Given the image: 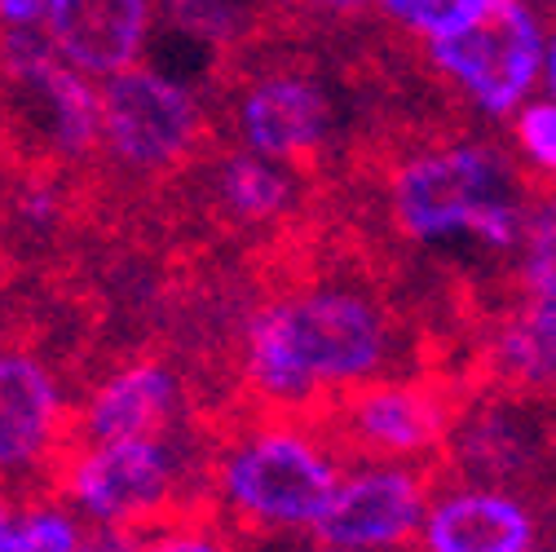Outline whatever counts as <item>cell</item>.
I'll list each match as a JSON object with an SVG mask.
<instances>
[{
    "label": "cell",
    "instance_id": "cell-15",
    "mask_svg": "<svg viewBox=\"0 0 556 552\" xmlns=\"http://www.w3.org/2000/svg\"><path fill=\"white\" fill-rule=\"evenodd\" d=\"M485 363L513 389H556V297H526L495 327Z\"/></svg>",
    "mask_w": 556,
    "mask_h": 552
},
{
    "label": "cell",
    "instance_id": "cell-30",
    "mask_svg": "<svg viewBox=\"0 0 556 552\" xmlns=\"http://www.w3.org/2000/svg\"><path fill=\"white\" fill-rule=\"evenodd\" d=\"M530 552H556V548H552V543H543V539H539V543H534V548H530Z\"/></svg>",
    "mask_w": 556,
    "mask_h": 552
},
{
    "label": "cell",
    "instance_id": "cell-4",
    "mask_svg": "<svg viewBox=\"0 0 556 552\" xmlns=\"http://www.w3.org/2000/svg\"><path fill=\"white\" fill-rule=\"evenodd\" d=\"M429 58L477 115L508 124L543 85L547 27L534 0H481L459 27L429 40Z\"/></svg>",
    "mask_w": 556,
    "mask_h": 552
},
{
    "label": "cell",
    "instance_id": "cell-14",
    "mask_svg": "<svg viewBox=\"0 0 556 552\" xmlns=\"http://www.w3.org/2000/svg\"><path fill=\"white\" fill-rule=\"evenodd\" d=\"M62 425L66 402L53 372L27 350H10L0 359V464L5 473H36L45 460H53Z\"/></svg>",
    "mask_w": 556,
    "mask_h": 552
},
{
    "label": "cell",
    "instance_id": "cell-22",
    "mask_svg": "<svg viewBox=\"0 0 556 552\" xmlns=\"http://www.w3.org/2000/svg\"><path fill=\"white\" fill-rule=\"evenodd\" d=\"M481 0H376V10L402 27L406 36H420L425 45L446 36L451 27H459Z\"/></svg>",
    "mask_w": 556,
    "mask_h": 552
},
{
    "label": "cell",
    "instance_id": "cell-8",
    "mask_svg": "<svg viewBox=\"0 0 556 552\" xmlns=\"http://www.w3.org/2000/svg\"><path fill=\"white\" fill-rule=\"evenodd\" d=\"M433 504V481L420 464L397 460H363L340 477L336 500L323 513L314 539L363 552H402L420 539Z\"/></svg>",
    "mask_w": 556,
    "mask_h": 552
},
{
    "label": "cell",
    "instance_id": "cell-20",
    "mask_svg": "<svg viewBox=\"0 0 556 552\" xmlns=\"http://www.w3.org/2000/svg\"><path fill=\"white\" fill-rule=\"evenodd\" d=\"M513 155L543 181H556V98H530L508 120Z\"/></svg>",
    "mask_w": 556,
    "mask_h": 552
},
{
    "label": "cell",
    "instance_id": "cell-26",
    "mask_svg": "<svg viewBox=\"0 0 556 552\" xmlns=\"http://www.w3.org/2000/svg\"><path fill=\"white\" fill-rule=\"evenodd\" d=\"M53 10V0H0V23L5 32H40Z\"/></svg>",
    "mask_w": 556,
    "mask_h": 552
},
{
    "label": "cell",
    "instance_id": "cell-6",
    "mask_svg": "<svg viewBox=\"0 0 556 552\" xmlns=\"http://www.w3.org/2000/svg\"><path fill=\"white\" fill-rule=\"evenodd\" d=\"M199 142L203 106L177 76L137 62L102 80V151L124 173H173L199 151Z\"/></svg>",
    "mask_w": 556,
    "mask_h": 552
},
{
    "label": "cell",
    "instance_id": "cell-9",
    "mask_svg": "<svg viewBox=\"0 0 556 552\" xmlns=\"http://www.w3.org/2000/svg\"><path fill=\"white\" fill-rule=\"evenodd\" d=\"M5 66L36 137L62 160H85L102 147V85L62 62L45 32H5Z\"/></svg>",
    "mask_w": 556,
    "mask_h": 552
},
{
    "label": "cell",
    "instance_id": "cell-17",
    "mask_svg": "<svg viewBox=\"0 0 556 552\" xmlns=\"http://www.w3.org/2000/svg\"><path fill=\"white\" fill-rule=\"evenodd\" d=\"M451 442L459 447V460H464L468 477H477V481L517 477V468L530 455V434H526L521 416L508 406L481 411L477 421H468L459 434H451Z\"/></svg>",
    "mask_w": 556,
    "mask_h": 552
},
{
    "label": "cell",
    "instance_id": "cell-10",
    "mask_svg": "<svg viewBox=\"0 0 556 552\" xmlns=\"http://www.w3.org/2000/svg\"><path fill=\"white\" fill-rule=\"evenodd\" d=\"M230 124L239 133V147L296 168L327 147L336 106L314 76L278 66V72H265L239 89Z\"/></svg>",
    "mask_w": 556,
    "mask_h": 552
},
{
    "label": "cell",
    "instance_id": "cell-23",
    "mask_svg": "<svg viewBox=\"0 0 556 552\" xmlns=\"http://www.w3.org/2000/svg\"><path fill=\"white\" fill-rule=\"evenodd\" d=\"M147 552H235V548L203 517H168L147 530Z\"/></svg>",
    "mask_w": 556,
    "mask_h": 552
},
{
    "label": "cell",
    "instance_id": "cell-16",
    "mask_svg": "<svg viewBox=\"0 0 556 552\" xmlns=\"http://www.w3.org/2000/svg\"><path fill=\"white\" fill-rule=\"evenodd\" d=\"M296 199V177L288 164L265 160L248 147L230 151L213 168V203L235 226H265L278 222Z\"/></svg>",
    "mask_w": 556,
    "mask_h": 552
},
{
    "label": "cell",
    "instance_id": "cell-7",
    "mask_svg": "<svg viewBox=\"0 0 556 552\" xmlns=\"http://www.w3.org/2000/svg\"><path fill=\"white\" fill-rule=\"evenodd\" d=\"M331 442L358 460L420 464L451 442V398L429 380H367L331 406Z\"/></svg>",
    "mask_w": 556,
    "mask_h": 552
},
{
    "label": "cell",
    "instance_id": "cell-11",
    "mask_svg": "<svg viewBox=\"0 0 556 552\" xmlns=\"http://www.w3.org/2000/svg\"><path fill=\"white\" fill-rule=\"evenodd\" d=\"M155 14V0H53L40 32L62 62L102 85L142 62Z\"/></svg>",
    "mask_w": 556,
    "mask_h": 552
},
{
    "label": "cell",
    "instance_id": "cell-19",
    "mask_svg": "<svg viewBox=\"0 0 556 552\" xmlns=\"http://www.w3.org/2000/svg\"><path fill=\"white\" fill-rule=\"evenodd\" d=\"M517 274L526 297H556V195L539 199L517 248Z\"/></svg>",
    "mask_w": 556,
    "mask_h": 552
},
{
    "label": "cell",
    "instance_id": "cell-25",
    "mask_svg": "<svg viewBox=\"0 0 556 552\" xmlns=\"http://www.w3.org/2000/svg\"><path fill=\"white\" fill-rule=\"evenodd\" d=\"M18 217H23V226H31V230H53L58 217H62V203H58L53 190L27 186V190L18 195Z\"/></svg>",
    "mask_w": 556,
    "mask_h": 552
},
{
    "label": "cell",
    "instance_id": "cell-5",
    "mask_svg": "<svg viewBox=\"0 0 556 552\" xmlns=\"http://www.w3.org/2000/svg\"><path fill=\"white\" fill-rule=\"evenodd\" d=\"M186 460L173 438L85 442L66 455L58 491L89 526L151 530L177 513Z\"/></svg>",
    "mask_w": 556,
    "mask_h": 552
},
{
    "label": "cell",
    "instance_id": "cell-1",
    "mask_svg": "<svg viewBox=\"0 0 556 552\" xmlns=\"http://www.w3.org/2000/svg\"><path fill=\"white\" fill-rule=\"evenodd\" d=\"M393 359L389 314L354 288H305L265 301L243 327V376L278 411L350 393Z\"/></svg>",
    "mask_w": 556,
    "mask_h": 552
},
{
    "label": "cell",
    "instance_id": "cell-28",
    "mask_svg": "<svg viewBox=\"0 0 556 552\" xmlns=\"http://www.w3.org/2000/svg\"><path fill=\"white\" fill-rule=\"evenodd\" d=\"M309 5H318V10H331V14H344V10L363 5V0H309Z\"/></svg>",
    "mask_w": 556,
    "mask_h": 552
},
{
    "label": "cell",
    "instance_id": "cell-13",
    "mask_svg": "<svg viewBox=\"0 0 556 552\" xmlns=\"http://www.w3.org/2000/svg\"><path fill=\"white\" fill-rule=\"evenodd\" d=\"M181 380L173 367L142 359L98 380L80 406V442L168 438L181 416Z\"/></svg>",
    "mask_w": 556,
    "mask_h": 552
},
{
    "label": "cell",
    "instance_id": "cell-31",
    "mask_svg": "<svg viewBox=\"0 0 556 552\" xmlns=\"http://www.w3.org/2000/svg\"><path fill=\"white\" fill-rule=\"evenodd\" d=\"M534 5H556V0H534Z\"/></svg>",
    "mask_w": 556,
    "mask_h": 552
},
{
    "label": "cell",
    "instance_id": "cell-3",
    "mask_svg": "<svg viewBox=\"0 0 556 552\" xmlns=\"http://www.w3.org/2000/svg\"><path fill=\"white\" fill-rule=\"evenodd\" d=\"M340 477L336 442L296 421H261L235 434L213 464L222 509L261 535H314Z\"/></svg>",
    "mask_w": 556,
    "mask_h": 552
},
{
    "label": "cell",
    "instance_id": "cell-24",
    "mask_svg": "<svg viewBox=\"0 0 556 552\" xmlns=\"http://www.w3.org/2000/svg\"><path fill=\"white\" fill-rule=\"evenodd\" d=\"M76 552H147V530H137V526H89Z\"/></svg>",
    "mask_w": 556,
    "mask_h": 552
},
{
    "label": "cell",
    "instance_id": "cell-27",
    "mask_svg": "<svg viewBox=\"0 0 556 552\" xmlns=\"http://www.w3.org/2000/svg\"><path fill=\"white\" fill-rule=\"evenodd\" d=\"M543 89L556 98V27L547 32V58H543Z\"/></svg>",
    "mask_w": 556,
    "mask_h": 552
},
{
    "label": "cell",
    "instance_id": "cell-18",
    "mask_svg": "<svg viewBox=\"0 0 556 552\" xmlns=\"http://www.w3.org/2000/svg\"><path fill=\"white\" fill-rule=\"evenodd\" d=\"M80 539L85 517L66 500H23L0 522V552H76Z\"/></svg>",
    "mask_w": 556,
    "mask_h": 552
},
{
    "label": "cell",
    "instance_id": "cell-29",
    "mask_svg": "<svg viewBox=\"0 0 556 552\" xmlns=\"http://www.w3.org/2000/svg\"><path fill=\"white\" fill-rule=\"evenodd\" d=\"M301 552H363V548H336V543H314V548H301Z\"/></svg>",
    "mask_w": 556,
    "mask_h": 552
},
{
    "label": "cell",
    "instance_id": "cell-12",
    "mask_svg": "<svg viewBox=\"0 0 556 552\" xmlns=\"http://www.w3.org/2000/svg\"><path fill=\"white\" fill-rule=\"evenodd\" d=\"M543 539L539 513L500 481H459L433 491L420 552H530Z\"/></svg>",
    "mask_w": 556,
    "mask_h": 552
},
{
    "label": "cell",
    "instance_id": "cell-2",
    "mask_svg": "<svg viewBox=\"0 0 556 552\" xmlns=\"http://www.w3.org/2000/svg\"><path fill=\"white\" fill-rule=\"evenodd\" d=\"M389 213L410 243L468 239L491 252H517L530 217L508 155L491 142H446L406 155L389 177Z\"/></svg>",
    "mask_w": 556,
    "mask_h": 552
},
{
    "label": "cell",
    "instance_id": "cell-21",
    "mask_svg": "<svg viewBox=\"0 0 556 552\" xmlns=\"http://www.w3.org/2000/svg\"><path fill=\"white\" fill-rule=\"evenodd\" d=\"M160 10L177 32L203 45H230L243 32L248 0H160Z\"/></svg>",
    "mask_w": 556,
    "mask_h": 552
}]
</instances>
